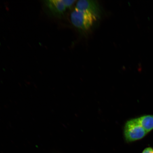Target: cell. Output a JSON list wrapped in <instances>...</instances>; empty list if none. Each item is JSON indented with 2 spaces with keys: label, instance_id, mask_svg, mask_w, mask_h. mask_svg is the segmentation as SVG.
<instances>
[{
  "label": "cell",
  "instance_id": "obj_1",
  "mask_svg": "<svg viewBox=\"0 0 153 153\" xmlns=\"http://www.w3.org/2000/svg\"><path fill=\"white\" fill-rule=\"evenodd\" d=\"M97 17L87 10H81L76 8L71 15L72 24L76 27L83 30L91 28L97 21Z\"/></svg>",
  "mask_w": 153,
  "mask_h": 153
},
{
  "label": "cell",
  "instance_id": "obj_2",
  "mask_svg": "<svg viewBox=\"0 0 153 153\" xmlns=\"http://www.w3.org/2000/svg\"><path fill=\"white\" fill-rule=\"evenodd\" d=\"M148 133L135 118L128 121L124 127V137L127 142L142 139Z\"/></svg>",
  "mask_w": 153,
  "mask_h": 153
},
{
  "label": "cell",
  "instance_id": "obj_3",
  "mask_svg": "<svg viewBox=\"0 0 153 153\" xmlns=\"http://www.w3.org/2000/svg\"><path fill=\"white\" fill-rule=\"evenodd\" d=\"M44 2L48 12L55 16H62L67 8L63 0H48Z\"/></svg>",
  "mask_w": 153,
  "mask_h": 153
},
{
  "label": "cell",
  "instance_id": "obj_4",
  "mask_svg": "<svg viewBox=\"0 0 153 153\" xmlns=\"http://www.w3.org/2000/svg\"><path fill=\"white\" fill-rule=\"evenodd\" d=\"M76 8L81 10L88 11L97 17L99 16L101 11L98 3L95 1L80 0L76 3Z\"/></svg>",
  "mask_w": 153,
  "mask_h": 153
},
{
  "label": "cell",
  "instance_id": "obj_5",
  "mask_svg": "<svg viewBox=\"0 0 153 153\" xmlns=\"http://www.w3.org/2000/svg\"><path fill=\"white\" fill-rule=\"evenodd\" d=\"M135 119L147 133L153 129V115H145Z\"/></svg>",
  "mask_w": 153,
  "mask_h": 153
},
{
  "label": "cell",
  "instance_id": "obj_6",
  "mask_svg": "<svg viewBox=\"0 0 153 153\" xmlns=\"http://www.w3.org/2000/svg\"><path fill=\"white\" fill-rule=\"evenodd\" d=\"M63 2L64 3L66 7V8L68 7H71L74 3L76 1L75 0H71V1H67V0H63Z\"/></svg>",
  "mask_w": 153,
  "mask_h": 153
},
{
  "label": "cell",
  "instance_id": "obj_7",
  "mask_svg": "<svg viewBox=\"0 0 153 153\" xmlns=\"http://www.w3.org/2000/svg\"><path fill=\"white\" fill-rule=\"evenodd\" d=\"M142 153H153V149L152 148H147L144 149Z\"/></svg>",
  "mask_w": 153,
  "mask_h": 153
}]
</instances>
